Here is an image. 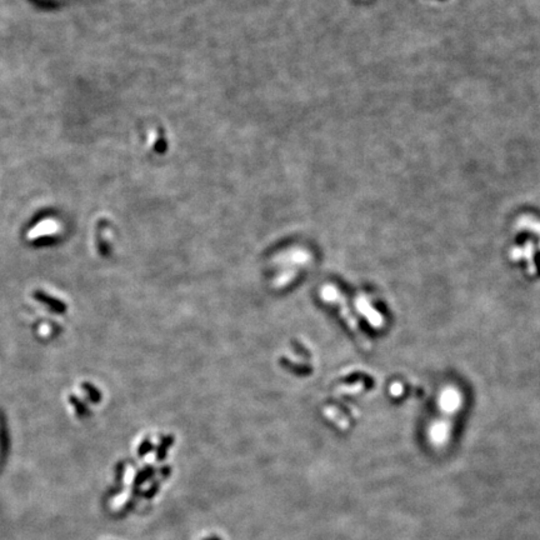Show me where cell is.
Instances as JSON below:
<instances>
[{
  "label": "cell",
  "instance_id": "cell-1",
  "mask_svg": "<svg viewBox=\"0 0 540 540\" xmlns=\"http://www.w3.org/2000/svg\"><path fill=\"white\" fill-rule=\"evenodd\" d=\"M442 403L445 405V411L442 414V418L438 419L431 431V438L438 444L447 442L449 430H451L453 427L454 416L462 408V394L456 389H448L443 395Z\"/></svg>",
  "mask_w": 540,
  "mask_h": 540
},
{
  "label": "cell",
  "instance_id": "cell-2",
  "mask_svg": "<svg viewBox=\"0 0 540 540\" xmlns=\"http://www.w3.org/2000/svg\"><path fill=\"white\" fill-rule=\"evenodd\" d=\"M535 264H536V267H538V271L540 274V250H538L535 253Z\"/></svg>",
  "mask_w": 540,
  "mask_h": 540
}]
</instances>
